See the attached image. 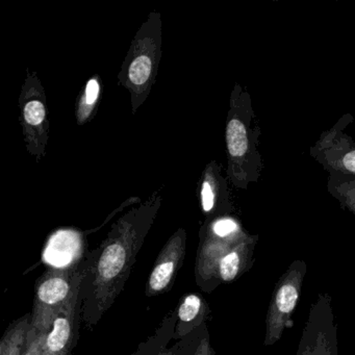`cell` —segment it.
<instances>
[{"instance_id":"obj_1","label":"cell","mask_w":355,"mask_h":355,"mask_svg":"<svg viewBox=\"0 0 355 355\" xmlns=\"http://www.w3.org/2000/svg\"><path fill=\"white\" fill-rule=\"evenodd\" d=\"M250 95L236 84L230 99L225 125L226 176L234 188L247 190L261 176L263 159L257 149L259 130Z\"/></svg>"},{"instance_id":"obj_2","label":"cell","mask_w":355,"mask_h":355,"mask_svg":"<svg viewBox=\"0 0 355 355\" xmlns=\"http://www.w3.org/2000/svg\"><path fill=\"white\" fill-rule=\"evenodd\" d=\"M162 44V15L153 11L135 35L117 74L118 85L130 93L132 115L148 99L155 84L163 53Z\"/></svg>"},{"instance_id":"obj_3","label":"cell","mask_w":355,"mask_h":355,"mask_svg":"<svg viewBox=\"0 0 355 355\" xmlns=\"http://www.w3.org/2000/svg\"><path fill=\"white\" fill-rule=\"evenodd\" d=\"M19 122L21 124L26 151L40 163L46 155L51 137V121L46 92L37 71H26L18 99Z\"/></svg>"},{"instance_id":"obj_4","label":"cell","mask_w":355,"mask_h":355,"mask_svg":"<svg viewBox=\"0 0 355 355\" xmlns=\"http://www.w3.org/2000/svg\"><path fill=\"white\" fill-rule=\"evenodd\" d=\"M340 123L322 134L311 155L329 175L355 178V142L343 132L346 125Z\"/></svg>"},{"instance_id":"obj_5","label":"cell","mask_w":355,"mask_h":355,"mask_svg":"<svg viewBox=\"0 0 355 355\" xmlns=\"http://www.w3.org/2000/svg\"><path fill=\"white\" fill-rule=\"evenodd\" d=\"M303 273L304 272L299 270H293L290 273H286L276 288L268 315L266 344H273L282 336L284 323L296 307Z\"/></svg>"},{"instance_id":"obj_6","label":"cell","mask_w":355,"mask_h":355,"mask_svg":"<svg viewBox=\"0 0 355 355\" xmlns=\"http://www.w3.org/2000/svg\"><path fill=\"white\" fill-rule=\"evenodd\" d=\"M197 196L201 211L205 216L217 215L230 211L227 178L222 174V166L216 159L205 165L197 182Z\"/></svg>"},{"instance_id":"obj_7","label":"cell","mask_w":355,"mask_h":355,"mask_svg":"<svg viewBox=\"0 0 355 355\" xmlns=\"http://www.w3.org/2000/svg\"><path fill=\"white\" fill-rule=\"evenodd\" d=\"M103 97V80L99 74L91 76L80 90L76 105V121L83 126L94 119Z\"/></svg>"},{"instance_id":"obj_8","label":"cell","mask_w":355,"mask_h":355,"mask_svg":"<svg viewBox=\"0 0 355 355\" xmlns=\"http://www.w3.org/2000/svg\"><path fill=\"white\" fill-rule=\"evenodd\" d=\"M80 246V234L74 230H62L55 232L49 242L46 257L51 263L64 265L73 257Z\"/></svg>"},{"instance_id":"obj_9","label":"cell","mask_w":355,"mask_h":355,"mask_svg":"<svg viewBox=\"0 0 355 355\" xmlns=\"http://www.w3.org/2000/svg\"><path fill=\"white\" fill-rule=\"evenodd\" d=\"M118 240L105 247L99 259L98 270L101 277L112 279L123 269L126 261V249L122 241L121 234Z\"/></svg>"},{"instance_id":"obj_10","label":"cell","mask_w":355,"mask_h":355,"mask_svg":"<svg viewBox=\"0 0 355 355\" xmlns=\"http://www.w3.org/2000/svg\"><path fill=\"white\" fill-rule=\"evenodd\" d=\"M327 189L343 209L355 214V178L329 175Z\"/></svg>"},{"instance_id":"obj_11","label":"cell","mask_w":355,"mask_h":355,"mask_svg":"<svg viewBox=\"0 0 355 355\" xmlns=\"http://www.w3.org/2000/svg\"><path fill=\"white\" fill-rule=\"evenodd\" d=\"M69 292V284L63 278H51L41 284L38 296L46 304H55L61 302Z\"/></svg>"},{"instance_id":"obj_12","label":"cell","mask_w":355,"mask_h":355,"mask_svg":"<svg viewBox=\"0 0 355 355\" xmlns=\"http://www.w3.org/2000/svg\"><path fill=\"white\" fill-rule=\"evenodd\" d=\"M70 336V324L68 319L59 317L55 319L53 331L47 338V347L51 352H59L67 344Z\"/></svg>"},{"instance_id":"obj_13","label":"cell","mask_w":355,"mask_h":355,"mask_svg":"<svg viewBox=\"0 0 355 355\" xmlns=\"http://www.w3.org/2000/svg\"><path fill=\"white\" fill-rule=\"evenodd\" d=\"M211 232L220 239L230 238L241 232L240 224L228 216L217 217L211 224Z\"/></svg>"},{"instance_id":"obj_14","label":"cell","mask_w":355,"mask_h":355,"mask_svg":"<svg viewBox=\"0 0 355 355\" xmlns=\"http://www.w3.org/2000/svg\"><path fill=\"white\" fill-rule=\"evenodd\" d=\"M173 273V261H164L161 265L157 266L151 274L150 279H149V286H150L151 290L155 291V292L163 290L169 284Z\"/></svg>"},{"instance_id":"obj_15","label":"cell","mask_w":355,"mask_h":355,"mask_svg":"<svg viewBox=\"0 0 355 355\" xmlns=\"http://www.w3.org/2000/svg\"><path fill=\"white\" fill-rule=\"evenodd\" d=\"M240 265L241 257L238 251H232L226 254L220 263V275L222 279L225 282L234 279L240 270Z\"/></svg>"},{"instance_id":"obj_16","label":"cell","mask_w":355,"mask_h":355,"mask_svg":"<svg viewBox=\"0 0 355 355\" xmlns=\"http://www.w3.org/2000/svg\"><path fill=\"white\" fill-rule=\"evenodd\" d=\"M201 301L196 295H189L180 305L178 315L184 322L192 321L200 311Z\"/></svg>"}]
</instances>
